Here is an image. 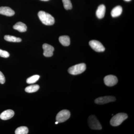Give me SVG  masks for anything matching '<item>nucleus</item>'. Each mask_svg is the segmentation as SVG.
<instances>
[{
  "mask_svg": "<svg viewBox=\"0 0 134 134\" xmlns=\"http://www.w3.org/2000/svg\"><path fill=\"white\" fill-rule=\"evenodd\" d=\"M38 16L41 22L46 25H52L54 24L55 20L52 16L43 11L38 12Z\"/></svg>",
  "mask_w": 134,
  "mask_h": 134,
  "instance_id": "1",
  "label": "nucleus"
},
{
  "mask_svg": "<svg viewBox=\"0 0 134 134\" xmlns=\"http://www.w3.org/2000/svg\"><path fill=\"white\" fill-rule=\"evenodd\" d=\"M128 118L127 115L125 113H119L114 115L110 120V124L113 126H119Z\"/></svg>",
  "mask_w": 134,
  "mask_h": 134,
  "instance_id": "2",
  "label": "nucleus"
},
{
  "mask_svg": "<svg viewBox=\"0 0 134 134\" xmlns=\"http://www.w3.org/2000/svg\"><path fill=\"white\" fill-rule=\"evenodd\" d=\"M86 69V65L84 63L77 64L70 67L68 72L70 74L77 75L82 74L85 71Z\"/></svg>",
  "mask_w": 134,
  "mask_h": 134,
  "instance_id": "3",
  "label": "nucleus"
},
{
  "mask_svg": "<svg viewBox=\"0 0 134 134\" xmlns=\"http://www.w3.org/2000/svg\"><path fill=\"white\" fill-rule=\"evenodd\" d=\"M88 124L91 129L93 130H101L102 126L97 117L94 115H90L88 119Z\"/></svg>",
  "mask_w": 134,
  "mask_h": 134,
  "instance_id": "4",
  "label": "nucleus"
},
{
  "mask_svg": "<svg viewBox=\"0 0 134 134\" xmlns=\"http://www.w3.org/2000/svg\"><path fill=\"white\" fill-rule=\"evenodd\" d=\"M70 116V112L69 110H63L60 111L57 114L56 120L59 123L65 122L69 119Z\"/></svg>",
  "mask_w": 134,
  "mask_h": 134,
  "instance_id": "5",
  "label": "nucleus"
},
{
  "mask_svg": "<svg viewBox=\"0 0 134 134\" xmlns=\"http://www.w3.org/2000/svg\"><path fill=\"white\" fill-rule=\"evenodd\" d=\"M89 44L93 50L98 52H103L105 50V48L100 42L96 40L90 41Z\"/></svg>",
  "mask_w": 134,
  "mask_h": 134,
  "instance_id": "6",
  "label": "nucleus"
},
{
  "mask_svg": "<svg viewBox=\"0 0 134 134\" xmlns=\"http://www.w3.org/2000/svg\"><path fill=\"white\" fill-rule=\"evenodd\" d=\"M116 100L115 97L113 96H105L96 99L95 103L98 104H104L110 102H114Z\"/></svg>",
  "mask_w": 134,
  "mask_h": 134,
  "instance_id": "7",
  "label": "nucleus"
},
{
  "mask_svg": "<svg viewBox=\"0 0 134 134\" xmlns=\"http://www.w3.org/2000/svg\"><path fill=\"white\" fill-rule=\"evenodd\" d=\"M118 80L117 77L113 75L107 76L104 78V82L105 85L108 86H112L117 84Z\"/></svg>",
  "mask_w": 134,
  "mask_h": 134,
  "instance_id": "8",
  "label": "nucleus"
},
{
  "mask_svg": "<svg viewBox=\"0 0 134 134\" xmlns=\"http://www.w3.org/2000/svg\"><path fill=\"white\" fill-rule=\"evenodd\" d=\"M43 48L44 50L43 55L46 57H50L53 56L54 48L52 46L47 44H44L43 45Z\"/></svg>",
  "mask_w": 134,
  "mask_h": 134,
  "instance_id": "9",
  "label": "nucleus"
},
{
  "mask_svg": "<svg viewBox=\"0 0 134 134\" xmlns=\"http://www.w3.org/2000/svg\"><path fill=\"white\" fill-rule=\"evenodd\" d=\"M14 115L13 110H8L3 112L0 115V118L3 120H6L12 118Z\"/></svg>",
  "mask_w": 134,
  "mask_h": 134,
  "instance_id": "10",
  "label": "nucleus"
},
{
  "mask_svg": "<svg viewBox=\"0 0 134 134\" xmlns=\"http://www.w3.org/2000/svg\"><path fill=\"white\" fill-rule=\"evenodd\" d=\"M0 14L8 16H11L15 14V12L8 7H1Z\"/></svg>",
  "mask_w": 134,
  "mask_h": 134,
  "instance_id": "11",
  "label": "nucleus"
},
{
  "mask_svg": "<svg viewBox=\"0 0 134 134\" xmlns=\"http://www.w3.org/2000/svg\"><path fill=\"white\" fill-rule=\"evenodd\" d=\"M106 11L105 6L104 5H101L99 6L97 11L96 15L99 19H102L104 16Z\"/></svg>",
  "mask_w": 134,
  "mask_h": 134,
  "instance_id": "12",
  "label": "nucleus"
},
{
  "mask_svg": "<svg viewBox=\"0 0 134 134\" xmlns=\"http://www.w3.org/2000/svg\"><path fill=\"white\" fill-rule=\"evenodd\" d=\"M13 28L15 30H16L20 32H25L27 30V26L26 25L21 22L16 23L13 26Z\"/></svg>",
  "mask_w": 134,
  "mask_h": 134,
  "instance_id": "13",
  "label": "nucleus"
},
{
  "mask_svg": "<svg viewBox=\"0 0 134 134\" xmlns=\"http://www.w3.org/2000/svg\"><path fill=\"white\" fill-rule=\"evenodd\" d=\"M122 8L121 6H117L114 8L111 12V15L113 17H117L121 15L122 12Z\"/></svg>",
  "mask_w": 134,
  "mask_h": 134,
  "instance_id": "14",
  "label": "nucleus"
},
{
  "mask_svg": "<svg viewBox=\"0 0 134 134\" xmlns=\"http://www.w3.org/2000/svg\"><path fill=\"white\" fill-rule=\"evenodd\" d=\"M59 41L63 46H68L70 44V38L68 36H61L59 38Z\"/></svg>",
  "mask_w": 134,
  "mask_h": 134,
  "instance_id": "15",
  "label": "nucleus"
},
{
  "mask_svg": "<svg viewBox=\"0 0 134 134\" xmlns=\"http://www.w3.org/2000/svg\"><path fill=\"white\" fill-rule=\"evenodd\" d=\"M4 39L6 41L12 42H20L22 41V39L20 38H18L15 36L6 35L4 37Z\"/></svg>",
  "mask_w": 134,
  "mask_h": 134,
  "instance_id": "16",
  "label": "nucleus"
},
{
  "mask_svg": "<svg viewBox=\"0 0 134 134\" xmlns=\"http://www.w3.org/2000/svg\"><path fill=\"white\" fill-rule=\"evenodd\" d=\"M39 88L40 86L38 85H34L26 87L25 91L28 93H33L37 91Z\"/></svg>",
  "mask_w": 134,
  "mask_h": 134,
  "instance_id": "17",
  "label": "nucleus"
},
{
  "mask_svg": "<svg viewBox=\"0 0 134 134\" xmlns=\"http://www.w3.org/2000/svg\"><path fill=\"white\" fill-rule=\"evenodd\" d=\"M29 132L28 128L25 126H21L18 128L15 131L16 134H27Z\"/></svg>",
  "mask_w": 134,
  "mask_h": 134,
  "instance_id": "18",
  "label": "nucleus"
},
{
  "mask_svg": "<svg viewBox=\"0 0 134 134\" xmlns=\"http://www.w3.org/2000/svg\"><path fill=\"white\" fill-rule=\"evenodd\" d=\"M40 76L38 75H35L32 76L30 77H29L26 80V82L28 84H32L35 83L40 78Z\"/></svg>",
  "mask_w": 134,
  "mask_h": 134,
  "instance_id": "19",
  "label": "nucleus"
},
{
  "mask_svg": "<svg viewBox=\"0 0 134 134\" xmlns=\"http://www.w3.org/2000/svg\"><path fill=\"white\" fill-rule=\"evenodd\" d=\"M64 7L66 10L72 9V5L70 0H62Z\"/></svg>",
  "mask_w": 134,
  "mask_h": 134,
  "instance_id": "20",
  "label": "nucleus"
},
{
  "mask_svg": "<svg viewBox=\"0 0 134 134\" xmlns=\"http://www.w3.org/2000/svg\"><path fill=\"white\" fill-rule=\"evenodd\" d=\"M9 53L7 51L0 49V56L3 58H8L9 56Z\"/></svg>",
  "mask_w": 134,
  "mask_h": 134,
  "instance_id": "21",
  "label": "nucleus"
},
{
  "mask_svg": "<svg viewBox=\"0 0 134 134\" xmlns=\"http://www.w3.org/2000/svg\"><path fill=\"white\" fill-rule=\"evenodd\" d=\"M5 78L4 75L2 72L0 71V83L3 84L5 83Z\"/></svg>",
  "mask_w": 134,
  "mask_h": 134,
  "instance_id": "22",
  "label": "nucleus"
},
{
  "mask_svg": "<svg viewBox=\"0 0 134 134\" xmlns=\"http://www.w3.org/2000/svg\"><path fill=\"white\" fill-rule=\"evenodd\" d=\"M40 1H48L49 0H40Z\"/></svg>",
  "mask_w": 134,
  "mask_h": 134,
  "instance_id": "23",
  "label": "nucleus"
},
{
  "mask_svg": "<svg viewBox=\"0 0 134 134\" xmlns=\"http://www.w3.org/2000/svg\"><path fill=\"white\" fill-rule=\"evenodd\" d=\"M125 1H126L129 2L130 1H131V0H125Z\"/></svg>",
  "mask_w": 134,
  "mask_h": 134,
  "instance_id": "24",
  "label": "nucleus"
},
{
  "mask_svg": "<svg viewBox=\"0 0 134 134\" xmlns=\"http://www.w3.org/2000/svg\"><path fill=\"white\" fill-rule=\"evenodd\" d=\"M58 123H59V122H58V121H56V122H55V124H58Z\"/></svg>",
  "mask_w": 134,
  "mask_h": 134,
  "instance_id": "25",
  "label": "nucleus"
}]
</instances>
